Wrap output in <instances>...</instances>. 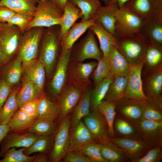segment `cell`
I'll use <instances>...</instances> for the list:
<instances>
[{
    "label": "cell",
    "mask_w": 162,
    "mask_h": 162,
    "mask_svg": "<svg viewBox=\"0 0 162 162\" xmlns=\"http://www.w3.org/2000/svg\"><path fill=\"white\" fill-rule=\"evenodd\" d=\"M151 121L162 122V99L147 98L145 101L142 118Z\"/></svg>",
    "instance_id": "1f68e13d"
},
{
    "label": "cell",
    "mask_w": 162,
    "mask_h": 162,
    "mask_svg": "<svg viewBox=\"0 0 162 162\" xmlns=\"http://www.w3.org/2000/svg\"><path fill=\"white\" fill-rule=\"evenodd\" d=\"M148 43L139 32L117 38L116 46L129 64L134 65L144 62Z\"/></svg>",
    "instance_id": "7a4b0ae2"
},
{
    "label": "cell",
    "mask_w": 162,
    "mask_h": 162,
    "mask_svg": "<svg viewBox=\"0 0 162 162\" xmlns=\"http://www.w3.org/2000/svg\"><path fill=\"white\" fill-rule=\"evenodd\" d=\"M92 30L97 37L103 55L108 57L112 48L116 46L117 38L106 30L98 21L89 28Z\"/></svg>",
    "instance_id": "cb8c5ba5"
},
{
    "label": "cell",
    "mask_w": 162,
    "mask_h": 162,
    "mask_svg": "<svg viewBox=\"0 0 162 162\" xmlns=\"http://www.w3.org/2000/svg\"><path fill=\"white\" fill-rule=\"evenodd\" d=\"M70 115L69 114L61 122L54 135L53 146L49 158L51 162L60 161L68 152L70 146Z\"/></svg>",
    "instance_id": "30bf717a"
},
{
    "label": "cell",
    "mask_w": 162,
    "mask_h": 162,
    "mask_svg": "<svg viewBox=\"0 0 162 162\" xmlns=\"http://www.w3.org/2000/svg\"><path fill=\"white\" fill-rule=\"evenodd\" d=\"M35 120L23 110L18 109L8 124L10 131H20L28 129Z\"/></svg>",
    "instance_id": "8d00e7d4"
},
{
    "label": "cell",
    "mask_w": 162,
    "mask_h": 162,
    "mask_svg": "<svg viewBox=\"0 0 162 162\" xmlns=\"http://www.w3.org/2000/svg\"><path fill=\"white\" fill-rule=\"evenodd\" d=\"M158 8L162 9V0H152Z\"/></svg>",
    "instance_id": "91938a15"
},
{
    "label": "cell",
    "mask_w": 162,
    "mask_h": 162,
    "mask_svg": "<svg viewBox=\"0 0 162 162\" xmlns=\"http://www.w3.org/2000/svg\"><path fill=\"white\" fill-rule=\"evenodd\" d=\"M118 8L116 4L101 5L97 10L95 16L106 30L114 35L116 13Z\"/></svg>",
    "instance_id": "484cf974"
},
{
    "label": "cell",
    "mask_w": 162,
    "mask_h": 162,
    "mask_svg": "<svg viewBox=\"0 0 162 162\" xmlns=\"http://www.w3.org/2000/svg\"><path fill=\"white\" fill-rule=\"evenodd\" d=\"M22 74L24 79L32 82L43 90L46 72L44 65L38 59L22 63Z\"/></svg>",
    "instance_id": "d6986e66"
},
{
    "label": "cell",
    "mask_w": 162,
    "mask_h": 162,
    "mask_svg": "<svg viewBox=\"0 0 162 162\" xmlns=\"http://www.w3.org/2000/svg\"><path fill=\"white\" fill-rule=\"evenodd\" d=\"M33 17V16L26 14L16 12L6 24L16 26L23 33Z\"/></svg>",
    "instance_id": "c3c4849f"
},
{
    "label": "cell",
    "mask_w": 162,
    "mask_h": 162,
    "mask_svg": "<svg viewBox=\"0 0 162 162\" xmlns=\"http://www.w3.org/2000/svg\"><path fill=\"white\" fill-rule=\"evenodd\" d=\"M58 127L54 121L42 118H37L28 129V132L38 136L54 135Z\"/></svg>",
    "instance_id": "60d3db41"
},
{
    "label": "cell",
    "mask_w": 162,
    "mask_h": 162,
    "mask_svg": "<svg viewBox=\"0 0 162 162\" xmlns=\"http://www.w3.org/2000/svg\"><path fill=\"white\" fill-rule=\"evenodd\" d=\"M97 64L95 61L85 63L70 61L67 72L68 83L84 91L91 84L90 77Z\"/></svg>",
    "instance_id": "ba28073f"
},
{
    "label": "cell",
    "mask_w": 162,
    "mask_h": 162,
    "mask_svg": "<svg viewBox=\"0 0 162 162\" xmlns=\"http://www.w3.org/2000/svg\"><path fill=\"white\" fill-rule=\"evenodd\" d=\"M39 99H34L27 101L19 108L35 119L38 116Z\"/></svg>",
    "instance_id": "f907efd6"
},
{
    "label": "cell",
    "mask_w": 162,
    "mask_h": 162,
    "mask_svg": "<svg viewBox=\"0 0 162 162\" xmlns=\"http://www.w3.org/2000/svg\"><path fill=\"white\" fill-rule=\"evenodd\" d=\"M83 16L81 10L68 0L64 6L59 26L62 38L67 31Z\"/></svg>",
    "instance_id": "83f0119b"
},
{
    "label": "cell",
    "mask_w": 162,
    "mask_h": 162,
    "mask_svg": "<svg viewBox=\"0 0 162 162\" xmlns=\"http://www.w3.org/2000/svg\"><path fill=\"white\" fill-rule=\"evenodd\" d=\"M128 78V75L115 76L104 100L115 103L123 97L127 85Z\"/></svg>",
    "instance_id": "e575fe53"
},
{
    "label": "cell",
    "mask_w": 162,
    "mask_h": 162,
    "mask_svg": "<svg viewBox=\"0 0 162 162\" xmlns=\"http://www.w3.org/2000/svg\"><path fill=\"white\" fill-rule=\"evenodd\" d=\"M109 139L122 148L132 162L142 158L152 148L141 140L115 137H109Z\"/></svg>",
    "instance_id": "5bb4252c"
},
{
    "label": "cell",
    "mask_w": 162,
    "mask_h": 162,
    "mask_svg": "<svg viewBox=\"0 0 162 162\" xmlns=\"http://www.w3.org/2000/svg\"><path fill=\"white\" fill-rule=\"evenodd\" d=\"M22 74V62L17 57L7 67L3 79L11 87L19 83Z\"/></svg>",
    "instance_id": "ee69618b"
},
{
    "label": "cell",
    "mask_w": 162,
    "mask_h": 162,
    "mask_svg": "<svg viewBox=\"0 0 162 162\" xmlns=\"http://www.w3.org/2000/svg\"><path fill=\"white\" fill-rule=\"evenodd\" d=\"M0 6H1L0 3Z\"/></svg>",
    "instance_id": "e7e4bbea"
},
{
    "label": "cell",
    "mask_w": 162,
    "mask_h": 162,
    "mask_svg": "<svg viewBox=\"0 0 162 162\" xmlns=\"http://www.w3.org/2000/svg\"><path fill=\"white\" fill-rule=\"evenodd\" d=\"M82 120L98 142L104 144L109 140L106 123L97 108L91 109Z\"/></svg>",
    "instance_id": "9a60e30c"
},
{
    "label": "cell",
    "mask_w": 162,
    "mask_h": 162,
    "mask_svg": "<svg viewBox=\"0 0 162 162\" xmlns=\"http://www.w3.org/2000/svg\"><path fill=\"white\" fill-rule=\"evenodd\" d=\"M11 92V87L3 79L0 80V110Z\"/></svg>",
    "instance_id": "f5cc1de1"
},
{
    "label": "cell",
    "mask_w": 162,
    "mask_h": 162,
    "mask_svg": "<svg viewBox=\"0 0 162 162\" xmlns=\"http://www.w3.org/2000/svg\"><path fill=\"white\" fill-rule=\"evenodd\" d=\"M84 91L73 84H66L57 98L60 110L59 122H61L72 111Z\"/></svg>",
    "instance_id": "7c38bea8"
},
{
    "label": "cell",
    "mask_w": 162,
    "mask_h": 162,
    "mask_svg": "<svg viewBox=\"0 0 162 162\" xmlns=\"http://www.w3.org/2000/svg\"><path fill=\"white\" fill-rule=\"evenodd\" d=\"M39 136L28 132L23 134L8 133L0 143V158H3L6 152L13 148H27L32 145Z\"/></svg>",
    "instance_id": "ac0fdd59"
},
{
    "label": "cell",
    "mask_w": 162,
    "mask_h": 162,
    "mask_svg": "<svg viewBox=\"0 0 162 162\" xmlns=\"http://www.w3.org/2000/svg\"><path fill=\"white\" fill-rule=\"evenodd\" d=\"M76 150L81 152L88 158L91 162H107L101 155L100 143L98 142L87 143Z\"/></svg>",
    "instance_id": "7dc6e473"
},
{
    "label": "cell",
    "mask_w": 162,
    "mask_h": 162,
    "mask_svg": "<svg viewBox=\"0 0 162 162\" xmlns=\"http://www.w3.org/2000/svg\"><path fill=\"white\" fill-rule=\"evenodd\" d=\"M71 50V49L67 50L62 48L55 72L49 84L50 94L54 99L58 98L66 84Z\"/></svg>",
    "instance_id": "9c48e42d"
},
{
    "label": "cell",
    "mask_w": 162,
    "mask_h": 162,
    "mask_svg": "<svg viewBox=\"0 0 162 162\" xmlns=\"http://www.w3.org/2000/svg\"><path fill=\"white\" fill-rule=\"evenodd\" d=\"M140 32L148 41L162 45V16L144 21Z\"/></svg>",
    "instance_id": "603a6c76"
},
{
    "label": "cell",
    "mask_w": 162,
    "mask_h": 162,
    "mask_svg": "<svg viewBox=\"0 0 162 162\" xmlns=\"http://www.w3.org/2000/svg\"><path fill=\"white\" fill-rule=\"evenodd\" d=\"M161 146H158L150 148L142 158L135 162H159L162 159Z\"/></svg>",
    "instance_id": "681fc988"
},
{
    "label": "cell",
    "mask_w": 162,
    "mask_h": 162,
    "mask_svg": "<svg viewBox=\"0 0 162 162\" xmlns=\"http://www.w3.org/2000/svg\"><path fill=\"white\" fill-rule=\"evenodd\" d=\"M10 131V127L8 124L0 125V143Z\"/></svg>",
    "instance_id": "11a10c76"
},
{
    "label": "cell",
    "mask_w": 162,
    "mask_h": 162,
    "mask_svg": "<svg viewBox=\"0 0 162 162\" xmlns=\"http://www.w3.org/2000/svg\"><path fill=\"white\" fill-rule=\"evenodd\" d=\"M113 129L114 133L116 132L121 138L141 140L136 124L132 125L122 117H117L115 119Z\"/></svg>",
    "instance_id": "d590c367"
},
{
    "label": "cell",
    "mask_w": 162,
    "mask_h": 162,
    "mask_svg": "<svg viewBox=\"0 0 162 162\" xmlns=\"http://www.w3.org/2000/svg\"><path fill=\"white\" fill-rule=\"evenodd\" d=\"M19 88L11 91L0 110V125L8 124L13 115L19 109L16 95Z\"/></svg>",
    "instance_id": "b9f144b4"
},
{
    "label": "cell",
    "mask_w": 162,
    "mask_h": 162,
    "mask_svg": "<svg viewBox=\"0 0 162 162\" xmlns=\"http://www.w3.org/2000/svg\"><path fill=\"white\" fill-rule=\"evenodd\" d=\"M2 53L1 47L0 44V63H2Z\"/></svg>",
    "instance_id": "94428289"
},
{
    "label": "cell",
    "mask_w": 162,
    "mask_h": 162,
    "mask_svg": "<svg viewBox=\"0 0 162 162\" xmlns=\"http://www.w3.org/2000/svg\"><path fill=\"white\" fill-rule=\"evenodd\" d=\"M70 146L68 151L77 149L87 143L97 142L82 120L75 127L69 128Z\"/></svg>",
    "instance_id": "ffe728a7"
},
{
    "label": "cell",
    "mask_w": 162,
    "mask_h": 162,
    "mask_svg": "<svg viewBox=\"0 0 162 162\" xmlns=\"http://www.w3.org/2000/svg\"><path fill=\"white\" fill-rule=\"evenodd\" d=\"M146 73L143 86L145 94L147 98L161 96L162 66Z\"/></svg>",
    "instance_id": "7402d4cb"
},
{
    "label": "cell",
    "mask_w": 162,
    "mask_h": 162,
    "mask_svg": "<svg viewBox=\"0 0 162 162\" xmlns=\"http://www.w3.org/2000/svg\"><path fill=\"white\" fill-rule=\"evenodd\" d=\"M162 45L148 41L144 59L146 72L162 66Z\"/></svg>",
    "instance_id": "f1b7e54d"
},
{
    "label": "cell",
    "mask_w": 162,
    "mask_h": 162,
    "mask_svg": "<svg viewBox=\"0 0 162 162\" xmlns=\"http://www.w3.org/2000/svg\"><path fill=\"white\" fill-rule=\"evenodd\" d=\"M15 13L7 7L0 6V22L6 23Z\"/></svg>",
    "instance_id": "db71d44e"
},
{
    "label": "cell",
    "mask_w": 162,
    "mask_h": 162,
    "mask_svg": "<svg viewBox=\"0 0 162 162\" xmlns=\"http://www.w3.org/2000/svg\"><path fill=\"white\" fill-rule=\"evenodd\" d=\"M25 148L16 149L13 147L8 149L5 153L0 162H32L35 158L36 155L28 156L24 153Z\"/></svg>",
    "instance_id": "bcb514c9"
},
{
    "label": "cell",
    "mask_w": 162,
    "mask_h": 162,
    "mask_svg": "<svg viewBox=\"0 0 162 162\" xmlns=\"http://www.w3.org/2000/svg\"><path fill=\"white\" fill-rule=\"evenodd\" d=\"M97 109L105 122L109 137H114L113 123L116 114L115 103L103 100Z\"/></svg>",
    "instance_id": "d6a6232c"
},
{
    "label": "cell",
    "mask_w": 162,
    "mask_h": 162,
    "mask_svg": "<svg viewBox=\"0 0 162 162\" xmlns=\"http://www.w3.org/2000/svg\"><path fill=\"white\" fill-rule=\"evenodd\" d=\"M44 28L28 29L22 34L17 57L23 62L37 58Z\"/></svg>",
    "instance_id": "277c9868"
},
{
    "label": "cell",
    "mask_w": 162,
    "mask_h": 162,
    "mask_svg": "<svg viewBox=\"0 0 162 162\" xmlns=\"http://www.w3.org/2000/svg\"><path fill=\"white\" fill-rule=\"evenodd\" d=\"M59 112L57 103L51 100L45 95L39 99L38 118L54 121L58 116Z\"/></svg>",
    "instance_id": "74e56055"
},
{
    "label": "cell",
    "mask_w": 162,
    "mask_h": 162,
    "mask_svg": "<svg viewBox=\"0 0 162 162\" xmlns=\"http://www.w3.org/2000/svg\"><path fill=\"white\" fill-rule=\"evenodd\" d=\"M39 0H0L1 6L7 7L16 13L34 16Z\"/></svg>",
    "instance_id": "836d02e7"
},
{
    "label": "cell",
    "mask_w": 162,
    "mask_h": 162,
    "mask_svg": "<svg viewBox=\"0 0 162 162\" xmlns=\"http://www.w3.org/2000/svg\"><path fill=\"white\" fill-rule=\"evenodd\" d=\"M62 14L50 0H39L33 18L26 30L33 27L49 28L59 25Z\"/></svg>",
    "instance_id": "3957f363"
},
{
    "label": "cell",
    "mask_w": 162,
    "mask_h": 162,
    "mask_svg": "<svg viewBox=\"0 0 162 162\" xmlns=\"http://www.w3.org/2000/svg\"><path fill=\"white\" fill-rule=\"evenodd\" d=\"M44 95L43 90L32 82L24 79L16 99L19 108L25 103L34 99H40Z\"/></svg>",
    "instance_id": "4316f807"
},
{
    "label": "cell",
    "mask_w": 162,
    "mask_h": 162,
    "mask_svg": "<svg viewBox=\"0 0 162 162\" xmlns=\"http://www.w3.org/2000/svg\"><path fill=\"white\" fill-rule=\"evenodd\" d=\"M100 145L101 155L107 162H124L129 160L123 150L110 140Z\"/></svg>",
    "instance_id": "4dcf8cb0"
},
{
    "label": "cell",
    "mask_w": 162,
    "mask_h": 162,
    "mask_svg": "<svg viewBox=\"0 0 162 162\" xmlns=\"http://www.w3.org/2000/svg\"><path fill=\"white\" fill-rule=\"evenodd\" d=\"M63 13L65 4L68 0H50Z\"/></svg>",
    "instance_id": "6f0895ef"
},
{
    "label": "cell",
    "mask_w": 162,
    "mask_h": 162,
    "mask_svg": "<svg viewBox=\"0 0 162 162\" xmlns=\"http://www.w3.org/2000/svg\"><path fill=\"white\" fill-rule=\"evenodd\" d=\"M85 36L71 48L70 60L75 62H82L88 59L98 60L103 55L98 46L95 35L88 29Z\"/></svg>",
    "instance_id": "8992f818"
},
{
    "label": "cell",
    "mask_w": 162,
    "mask_h": 162,
    "mask_svg": "<svg viewBox=\"0 0 162 162\" xmlns=\"http://www.w3.org/2000/svg\"><path fill=\"white\" fill-rule=\"evenodd\" d=\"M143 64L144 62L136 64H130L127 84L123 96L143 101L147 99L143 91L142 79Z\"/></svg>",
    "instance_id": "4fadbf2b"
},
{
    "label": "cell",
    "mask_w": 162,
    "mask_h": 162,
    "mask_svg": "<svg viewBox=\"0 0 162 162\" xmlns=\"http://www.w3.org/2000/svg\"><path fill=\"white\" fill-rule=\"evenodd\" d=\"M81 11L83 16L81 21L94 17L98 8L101 5L99 0H68Z\"/></svg>",
    "instance_id": "7bdbcfd3"
},
{
    "label": "cell",
    "mask_w": 162,
    "mask_h": 162,
    "mask_svg": "<svg viewBox=\"0 0 162 162\" xmlns=\"http://www.w3.org/2000/svg\"><path fill=\"white\" fill-rule=\"evenodd\" d=\"M105 3L106 5H108L110 0H102Z\"/></svg>",
    "instance_id": "be15d7a7"
},
{
    "label": "cell",
    "mask_w": 162,
    "mask_h": 162,
    "mask_svg": "<svg viewBox=\"0 0 162 162\" xmlns=\"http://www.w3.org/2000/svg\"><path fill=\"white\" fill-rule=\"evenodd\" d=\"M136 124L142 140L152 148L161 145L162 122L142 118Z\"/></svg>",
    "instance_id": "8fae6325"
},
{
    "label": "cell",
    "mask_w": 162,
    "mask_h": 162,
    "mask_svg": "<svg viewBox=\"0 0 162 162\" xmlns=\"http://www.w3.org/2000/svg\"><path fill=\"white\" fill-rule=\"evenodd\" d=\"M145 101L123 96L115 103L116 111L135 123L142 118Z\"/></svg>",
    "instance_id": "2e32d148"
},
{
    "label": "cell",
    "mask_w": 162,
    "mask_h": 162,
    "mask_svg": "<svg viewBox=\"0 0 162 162\" xmlns=\"http://www.w3.org/2000/svg\"><path fill=\"white\" fill-rule=\"evenodd\" d=\"M48 154L44 153H39L33 162H47L50 160Z\"/></svg>",
    "instance_id": "9f6ffc18"
},
{
    "label": "cell",
    "mask_w": 162,
    "mask_h": 162,
    "mask_svg": "<svg viewBox=\"0 0 162 162\" xmlns=\"http://www.w3.org/2000/svg\"><path fill=\"white\" fill-rule=\"evenodd\" d=\"M92 73L95 86L109 75L111 73V65L109 57L103 55L98 60L97 65Z\"/></svg>",
    "instance_id": "f6af8a7d"
},
{
    "label": "cell",
    "mask_w": 162,
    "mask_h": 162,
    "mask_svg": "<svg viewBox=\"0 0 162 162\" xmlns=\"http://www.w3.org/2000/svg\"><path fill=\"white\" fill-rule=\"evenodd\" d=\"M123 6L144 21L162 16V9L157 7L152 0H130Z\"/></svg>",
    "instance_id": "e0dca14e"
},
{
    "label": "cell",
    "mask_w": 162,
    "mask_h": 162,
    "mask_svg": "<svg viewBox=\"0 0 162 162\" xmlns=\"http://www.w3.org/2000/svg\"><path fill=\"white\" fill-rule=\"evenodd\" d=\"M54 135L39 136L32 145L25 148L24 153L28 156L36 152L50 154L53 146Z\"/></svg>",
    "instance_id": "ab89813d"
},
{
    "label": "cell",
    "mask_w": 162,
    "mask_h": 162,
    "mask_svg": "<svg viewBox=\"0 0 162 162\" xmlns=\"http://www.w3.org/2000/svg\"><path fill=\"white\" fill-rule=\"evenodd\" d=\"M40 43L38 59L44 67L46 76L49 77L53 72L62 49L60 26L45 29Z\"/></svg>",
    "instance_id": "6da1fadb"
},
{
    "label": "cell",
    "mask_w": 162,
    "mask_h": 162,
    "mask_svg": "<svg viewBox=\"0 0 162 162\" xmlns=\"http://www.w3.org/2000/svg\"><path fill=\"white\" fill-rule=\"evenodd\" d=\"M96 20L95 16L86 21L75 22L62 38V48L67 50L71 49L78 39L94 24Z\"/></svg>",
    "instance_id": "44dd1931"
},
{
    "label": "cell",
    "mask_w": 162,
    "mask_h": 162,
    "mask_svg": "<svg viewBox=\"0 0 162 162\" xmlns=\"http://www.w3.org/2000/svg\"><path fill=\"white\" fill-rule=\"evenodd\" d=\"M111 65V74L115 77L127 75L130 64L116 46L112 50L108 57Z\"/></svg>",
    "instance_id": "f546056e"
},
{
    "label": "cell",
    "mask_w": 162,
    "mask_h": 162,
    "mask_svg": "<svg viewBox=\"0 0 162 162\" xmlns=\"http://www.w3.org/2000/svg\"><path fill=\"white\" fill-rule=\"evenodd\" d=\"M22 34L16 26L6 24L0 30L2 63L8 61L18 52Z\"/></svg>",
    "instance_id": "52a82bcc"
},
{
    "label": "cell",
    "mask_w": 162,
    "mask_h": 162,
    "mask_svg": "<svg viewBox=\"0 0 162 162\" xmlns=\"http://www.w3.org/2000/svg\"><path fill=\"white\" fill-rule=\"evenodd\" d=\"M130 0H110L108 4H116L120 8Z\"/></svg>",
    "instance_id": "680465c9"
},
{
    "label": "cell",
    "mask_w": 162,
    "mask_h": 162,
    "mask_svg": "<svg viewBox=\"0 0 162 162\" xmlns=\"http://www.w3.org/2000/svg\"><path fill=\"white\" fill-rule=\"evenodd\" d=\"M116 18L114 36L117 38L139 32L144 23L140 18L124 6L118 8Z\"/></svg>",
    "instance_id": "5b68a950"
},
{
    "label": "cell",
    "mask_w": 162,
    "mask_h": 162,
    "mask_svg": "<svg viewBox=\"0 0 162 162\" xmlns=\"http://www.w3.org/2000/svg\"><path fill=\"white\" fill-rule=\"evenodd\" d=\"M115 76L110 74L92 89L91 95L90 110L97 108L104 99Z\"/></svg>",
    "instance_id": "f35d334b"
},
{
    "label": "cell",
    "mask_w": 162,
    "mask_h": 162,
    "mask_svg": "<svg viewBox=\"0 0 162 162\" xmlns=\"http://www.w3.org/2000/svg\"><path fill=\"white\" fill-rule=\"evenodd\" d=\"M92 89L85 90L77 104L70 115V128L76 126L90 111L91 95Z\"/></svg>",
    "instance_id": "d4e9b609"
},
{
    "label": "cell",
    "mask_w": 162,
    "mask_h": 162,
    "mask_svg": "<svg viewBox=\"0 0 162 162\" xmlns=\"http://www.w3.org/2000/svg\"><path fill=\"white\" fill-rule=\"evenodd\" d=\"M6 24L0 22V30L3 28Z\"/></svg>",
    "instance_id": "6125c7cd"
},
{
    "label": "cell",
    "mask_w": 162,
    "mask_h": 162,
    "mask_svg": "<svg viewBox=\"0 0 162 162\" xmlns=\"http://www.w3.org/2000/svg\"><path fill=\"white\" fill-rule=\"evenodd\" d=\"M63 159L64 162H91L88 158L77 150L68 152Z\"/></svg>",
    "instance_id": "816d5d0a"
}]
</instances>
